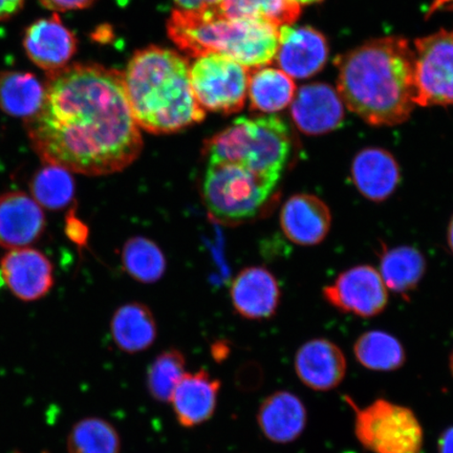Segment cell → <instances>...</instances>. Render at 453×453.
<instances>
[{
    "label": "cell",
    "mask_w": 453,
    "mask_h": 453,
    "mask_svg": "<svg viewBox=\"0 0 453 453\" xmlns=\"http://www.w3.org/2000/svg\"><path fill=\"white\" fill-rule=\"evenodd\" d=\"M280 226L288 241L299 246H316L326 240L331 230L332 213L320 197L298 194L283 203Z\"/></svg>",
    "instance_id": "obj_17"
},
{
    "label": "cell",
    "mask_w": 453,
    "mask_h": 453,
    "mask_svg": "<svg viewBox=\"0 0 453 453\" xmlns=\"http://www.w3.org/2000/svg\"><path fill=\"white\" fill-rule=\"evenodd\" d=\"M257 418L260 432L272 443L290 444L307 427L308 411L296 394L280 390L262 402Z\"/></svg>",
    "instance_id": "obj_21"
},
{
    "label": "cell",
    "mask_w": 453,
    "mask_h": 453,
    "mask_svg": "<svg viewBox=\"0 0 453 453\" xmlns=\"http://www.w3.org/2000/svg\"><path fill=\"white\" fill-rule=\"evenodd\" d=\"M67 234L71 237L73 242H83L87 234H85L84 225L79 222L76 218L69 217L67 219Z\"/></svg>",
    "instance_id": "obj_36"
},
{
    "label": "cell",
    "mask_w": 453,
    "mask_h": 453,
    "mask_svg": "<svg viewBox=\"0 0 453 453\" xmlns=\"http://www.w3.org/2000/svg\"><path fill=\"white\" fill-rule=\"evenodd\" d=\"M45 229L42 208L25 192L0 196V247L15 250L41 239Z\"/></svg>",
    "instance_id": "obj_16"
},
{
    "label": "cell",
    "mask_w": 453,
    "mask_h": 453,
    "mask_svg": "<svg viewBox=\"0 0 453 453\" xmlns=\"http://www.w3.org/2000/svg\"><path fill=\"white\" fill-rule=\"evenodd\" d=\"M95 0H39L45 9L54 12L83 10L92 5Z\"/></svg>",
    "instance_id": "obj_33"
},
{
    "label": "cell",
    "mask_w": 453,
    "mask_h": 453,
    "mask_svg": "<svg viewBox=\"0 0 453 453\" xmlns=\"http://www.w3.org/2000/svg\"><path fill=\"white\" fill-rule=\"evenodd\" d=\"M186 358L178 349L164 350L156 357L147 372V389L161 403L172 400L175 388L186 373Z\"/></svg>",
    "instance_id": "obj_31"
},
{
    "label": "cell",
    "mask_w": 453,
    "mask_h": 453,
    "mask_svg": "<svg viewBox=\"0 0 453 453\" xmlns=\"http://www.w3.org/2000/svg\"><path fill=\"white\" fill-rule=\"evenodd\" d=\"M232 304L243 319H269L280 303L279 281L264 267H251L240 272L231 285Z\"/></svg>",
    "instance_id": "obj_18"
},
{
    "label": "cell",
    "mask_w": 453,
    "mask_h": 453,
    "mask_svg": "<svg viewBox=\"0 0 453 453\" xmlns=\"http://www.w3.org/2000/svg\"><path fill=\"white\" fill-rule=\"evenodd\" d=\"M262 371L257 365H242L236 375V384L242 390H253L258 388L262 380Z\"/></svg>",
    "instance_id": "obj_32"
},
{
    "label": "cell",
    "mask_w": 453,
    "mask_h": 453,
    "mask_svg": "<svg viewBox=\"0 0 453 453\" xmlns=\"http://www.w3.org/2000/svg\"><path fill=\"white\" fill-rule=\"evenodd\" d=\"M296 127L307 135H322L342 126L344 104L338 90L326 83H311L300 88L291 104Z\"/></svg>",
    "instance_id": "obj_11"
},
{
    "label": "cell",
    "mask_w": 453,
    "mask_h": 453,
    "mask_svg": "<svg viewBox=\"0 0 453 453\" xmlns=\"http://www.w3.org/2000/svg\"><path fill=\"white\" fill-rule=\"evenodd\" d=\"M111 334L117 348L127 354H138L155 343L157 326L154 314L147 305L130 303L112 315Z\"/></svg>",
    "instance_id": "obj_22"
},
{
    "label": "cell",
    "mask_w": 453,
    "mask_h": 453,
    "mask_svg": "<svg viewBox=\"0 0 453 453\" xmlns=\"http://www.w3.org/2000/svg\"><path fill=\"white\" fill-rule=\"evenodd\" d=\"M292 2L297 4L298 5H302L320 3L322 0H292Z\"/></svg>",
    "instance_id": "obj_40"
},
{
    "label": "cell",
    "mask_w": 453,
    "mask_h": 453,
    "mask_svg": "<svg viewBox=\"0 0 453 453\" xmlns=\"http://www.w3.org/2000/svg\"><path fill=\"white\" fill-rule=\"evenodd\" d=\"M249 75L248 67L229 57H198L190 67L192 92L203 111L231 115L245 106Z\"/></svg>",
    "instance_id": "obj_8"
},
{
    "label": "cell",
    "mask_w": 453,
    "mask_h": 453,
    "mask_svg": "<svg viewBox=\"0 0 453 453\" xmlns=\"http://www.w3.org/2000/svg\"><path fill=\"white\" fill-rule=\"evenodd\" d=\"M322 294L338 311L364 319L381 314L388 303V290L380 273L368 265L342 272Z\"/></svg>",
    "instance_id": "obj_10"
},
{
    "label": "cell",
    "mask_w": 453,
    "mask_h": 453,
    "mask_svg": "<svg viewBox=\"0 0 453 453\" xmlns=\"http://www.w3.org/2000/svg\"><path fill=\"white\" fill-rule=\"evenodd\" d=\"M354 354L357 361L376 372H393L404 365L406 353L403 345L392 334L368 331L356 340Z\"/></svg>",
    "instance_id": "obj_26"
},
{
    "label": "cell",
    "mask_w": 453,
    "mask_h": 453,
    "mask_svg": "<svg viewBox=\"0 0 453 453\" xmlns=\"http://www.w3.org/2000/svg\"><path fill=\"white\" fill-rule=\"evenodd\" d=\"M292 150L290 129L280 118L241 117L203 143L207 164L237 163L279 183Z\"/></svg>",
    "instance_id": "obj_5"
},
{
    "label": "cell",
    "mask_w": 453,
    "mask_h": 453,
    "mask_svg": "<svg viewBox=\"0 0 453 453\" xmlns=\"http://www.w3.org/2000/svg\"><path fill=\"white\" fill-rule=\"evenodd\" d=\"M34 200L49 211H58L70 205L75 196V180L70 170L48 165L39 169L34 175L31 185Z\"/></svg>",
    "instance_id": "obj_29"
},
{
    "label": "cell",
    "mask_w": 453,
    "mask_h": 453,
    "mask_svg": "<svg viewBox=\"0 0 453 453\" xmlns=\"http://www.w3.org/2000/svg\"><path fill=\"white\" fill-rule=\"evenodd\" d=\"M294 367L305 387L327 392L344 380L348 362L337 344L326 338H316L298 349Z\"/></svg>",
    "instance_id": "obj_15"
},
{
    "label": "cell",
    "mask_w": 453,
    "mask_h": 453,
    "mask_svg": "<svg viewBox=\"0 0 453 453\" xmlns=\"http://www.w3.org/2000/svg\"><path fill=\"white\" fill-rule=\"evenodd\" d=\"M77 44L73 33L57 14L33 22L24 37L28 59L48 73L67 66L76 53Z\"/></svg>",
    "instance_id": "obj_14"
},
{
    "label": "cell",
    "mask_w": 453,
    "mask_h": 453,
    "mask_svg": "<svg viewBox=\"0 0 453 453\" xmlns=\"http://www.w3.org/2000/svg\"><path fill=\"white\" fill-rule=\"evenodd\" d=\"M439 453H453V426L444 430L438 443Z\"/></svg>",
    "instance_id": "obj_37"
},
{
    "label": "cell",
    "mask_w": 453,
    "mask_h": 453,
    "mask_svg": "<svg viewBox=\"0 0 453 453\" xmlns=\"http://www.w3.org/2000/svg\"><path fill=\"white\" fill-rule=\"evenodd\" d=\"M449 368H450L451 375L453 377V350L449 357Z\"/></svg>",
    "instance_id": "obj_41"
},
{
    "label": "cell",
    "mask_w": 453,
    "mask_h": 453,
    "mask_svg": "<svg viewBox=\"0 0 453 453\" xmlns=\"http://www.w3.org/2000/svg\"><path fill=\"white\" fill-rule=\"evenodd\" d=\"M296 94V83L281 70L259 67L249 75L248 96L253 111H280L292 104Z\"/></svg>",
    "instance_id": "obj_25"
},
{
    "label": "cell",
    "mask_w": 453,
    "mask_h": 453,
    "mask_svg": "<svg viewBox=\"0 0 453 453\" xmlns=\"http://www.w3.org/2000/svg\"><path fill=\"white\" fill-rule=\"evenodd\" d=\"M180 10H207L218 8L220 0H174Z\"/></svg>",
    "instance_id": "obj_34"
},
{
    "label": "cell",
    "mask_w": 453,
    "mask_h": 453,
    "mask_svg": "<svg viewBox=\"0 0 453 453\" xmlns=\"http://www.w3.org/2000/svg\"><path fill=\"white\" fill-rule=\"evenodd\" d=\"M3 280L22 302H36L54 286V268L43 253L21 248L5 254L0 262Z\"/></svg>",
    "instance_id": "obj_13"
},
{
    "label": "cell",
    "mask_w": 453,
    "mask_h": 453,
    "mask_svg": "<svg viewBox=\"0 0 453 453\" xmlns=\"http://www.w3.org/2000/svg\"><path fill=\"white\" fill-rule=\"evenodd\" d=\"M350 177L357 190L368 201L381 203L398 188L401 170L392 152L380 147H366L354 157Z\"/></svg>",
    "instance_id": "obj_19"
},
{
    "label": "cell",
    "mask_w": 453,
    "mask_h": 453,
    "mask_svg": "<svg viewBox=\"0 0 453 453\" xmlns=\"http://www.w3.org/2000/svg\"><path fill=\"white\" fill-rule=\"evenodd\" d=\"M222 383L207 371L186 372L170 400L180 426L194 428L211 420Z\"/></svg>",
    "instance_id": "obj_20"
},
{
    "label": "cell",
    "mask_w": 453,
    "mask_h": 453,
    "mask_svg": "<svg viewBox=\"0 0 453 453\" xmlns=\"http://www.w3.org/2000/svg\"><path fill=\"white\" fill-rule=\"evenodd\" d=\"M338 93L372 127H395L415 109V54L404 38L373 39L340 56Z\"/></svg>",
    "instance_id": "obj_2"
},
{
    "label": "cell",
    "mask_w": 453,
    "mask_h": 453,
    "mask_svg": "<svg viewBox=\"0 0 453 453\" xmlns=\"http://www.w3.org/2000/svg\"><path fill=\"white\" fill-rule=\"evenodd\" d=\"M69 453H120L121 438L113 425L97 417L84 418L67 437Z\"/></svg>",
    "instance_id": "obj_28"
},
{
    "label": "cell",
    "mask_w": 453,
    "mask_h": 453,
    "mask_svg": "<svg viewBox=\"0 0 453 453\" xmlns=\"http://www.w3.org/2000/svg\"><path fill=\"white\" fill-rule=\"evenodd\" d=\"M218 9L231 19L264 20L280 27L292 25L302 12L292 0H220Z\"/></svg>",
    "instance_id": "obj_27"
},
{
    "label": "cell",
    "mask_w": 453,
    "mask_h": 453,
    "mask_svg": "<svg viewBox=\"0 0 453 453\" xmlns=\"http://www.w3.org/2000/svg\"><path fill=\"white\" fill-rule=\"evenodd\" d=\"M122 75L134 121L146 132L177 133L205 119L182 55L158 47L138 50Z\"/></svg>",
    "instance_id": "obj_3"
},
{
    "label": "cell",
    "mask_w": 453,
    "mask_h": 453,
    "mask_svg": "<svg viewBox=\"0 0 453 453\" xmlns=\"http://www.w3.org/2000/svg\"><path fill=\"white\" fill-rule=\"evenodd\" d=\"M328 43L324 34L311 27L282 26L275 58L280 70L296 79L316 75L328 58Z\"/></svg>",
    "instance_id": "obj_12"
},
{
    "label": "cell",
    "mask_w": 453,
    "mask_h": 453,
    "mask_svg": "<svg viewBox=\"0 0 453 453\" xmlns=\"http://www.w3.org/2000/svg\"><path fill=\"white\" fill-rule=\"evenodd\" d=\"M355 411V434L361 445L372 453H421L424 434L420 422L409 407L378 399Z\"/></svg>",
    "instance_id": "obj_7"
},
{
    "label": "cell",
    "mask_w": 453,
    "mask_h": 453,
    "mask_svg": "<svg viewBox=\"0 0 453 453\" xmlns=\"http://www.w3.org/2000/svg\"><path fill=\"white\" fill-rule=\"evenodd\" d=\"M277 185L242 164H207L201 194L209 212L219 222L239 225L262 211Z\"/></svg>",
    "instance_id": "obj_6"
},
{
    "label": "cell",
    "mask_w": 453,
    "mask_h": 453,
    "mask_svg": "<svg viewBox=\"0 0 453 453\" xmlns=\"http://www.w3.org/2000/svg\"><path fill=\"white\" fill-rule=\"evenodd\" d=\"M44 84L31 73L0 72V110L14 118L27 120L41 110Z\"/></svg>",
    "instance_id": "obj_23"
},
{
    "label": "cell",
    "mask_w": 453,
    "mask_h": 453,
    "mask_svg": "<svg viewBox=\"0 0 453 453\" xmlns=\"http://www.w3.org/2000/svg\"><path fill=\"white\" fill-rule=\"evenodd\" d=\"M122 263L127 274L142 283L160 280L167 267L160 247L142 236L133 237L124 245Z\"/></svg>",
    "instance_id": "obj_30"
},
{
    "label": "cell",
    "mask_w": 453,
    "mask_h": 453,
    "mask_svg": "<svg viewBox=\"0 0 453 453\" xmlns=\"http://www.w3.org/2000/svg\"><path fill=\"white\" fill-rule=\"evenodd\" d=\"M280 27L257 19H231L218 8L174 10L168 35L186 54L198 58L219 54L249 70L271 64L280 47Z\"/></svg>",
    "instance_id": "obj_4"
},
{
    "label": "cell",
    "mask_w": 453,
    "mask_h": 453,
    "mask_svg": "<svg viewBox=\"0 0 453 453\" xmlns=\"http://www.w3.org/2000/svg\"><path fill=\"white\" fill-rule=\"evenodd\" d=\"M439 10H453V0H434L430 11L435 12Z\"/></svg>",
    "instance_id": "obj_38"
},
{
    "label": "cell",
    "mask_w": 453,
    "mask_h": 453,
    "mask_svg": "<svg viewBox=\"0 0 453 453\" xmlns=\"http://www.w3.org/2000/svg\"><path fill=\"white\" fill-rule=\"evenodd\" d=\"M416 105H453V32L440 30L415 42Z\"/></svg>",
    "instance_id": "obj_9"
},
{
    "label": "cell",
    "mask_w": 453,
    "mask_h": 453,
    "mask_svg": "<svg viewBox=\"0 0 453 453\" xmlns=\"http://www.w3.org/2000/svg\"><path fill=\"white\" fill-rule=\"evenodd\" d=\"M447 242H449L450 251L453 253V215L449 224V229H447Z\"/></svg>",
    "instance_id": "obj_39"
},
{
    "label": "cell",
    "mask_w": 453,
    "mask_h": 453,
    "mask_svg": "<svg viewBox=\"0 0 453 453\" xmlns=\"http://www.w3.org/2000/svg\"><path fill=\"white\" fill-rule=\"evenodd\" d=\"M25 0H0V21L13 17L24 7Z\"/></svg>",
    "instance_id": "obj_35"
},
{
    "label": "cell",
    "mask_w": 453,
    "mask_h": 453,
    "mask_svg": "<svg viewBox=\"0 0 453 453\" xmlns=\"http://www.w3.org/2000/svg\"><path fill=\"white\" fill-rule=\"evenodd\" d=\"M48 75L42 106L25 123L43 164L98 177L137 160L143 140L120 72L77 64Z\"/></svg>",
    "instance_id": "obj_1"
},
{
    "label": "cell",
    "mask_w": 453,
    "mask_h": 453,
    "mask_svg": "<svg viewBox=\"0 0 453 453\" xmlns=\"http://www.w3.org/2000/svg\"><path fill=\"white\" fill-rule=\"evenodd\" d=\"M426 272V259L418 249L399 246L384 249L379 273L388 290L406 296L415 290Z\"/></svg>",
    "instance_id": "obj_24"
}]
</instances>
